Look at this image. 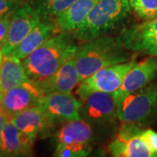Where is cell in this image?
I'll return each mask as SVG.
<instances>
[{
  "label": "cell",
  "instance_id": "obj_1",
  "mask_svg": "<svg viewBox=\"0 0 157 157\" xmlns=\"http://www.w3.org/2000/svg\"><path fill=\"white\" fill-rule=\"evenodd\" d=\"M70 33L62 32L46 40L43 45L22 59L30 80L35 83L44 80L56 72L62 65L74 56L78 45Z\"/></svg>",
  "mask_w": 157,
  "mask_h": 157
},
{
  "label": "cell",
  "instance_id": "obj_2",
  "mask_svg": "<svg viewBox=\"0 0 157 157\" xmlns=\"http://www.w3.org/2000/svg\"><path fill=\"white\" fill-rule=\"evenodd\" d=\"M80 81L102 68L129 60L128 53L119 38L103 35L85 41L73 56Z\"/></svg>",
  "mask_w": 157,
  "mask_h": 157
},
{
  "label": "cell",
  "instance_id": "obj_3",
  "mask_svg": "<svg viewBox=\"0 0 157 157\" xmlns=\"http://www.w3.org/2000/svg\"><path fill=\"white\" fill-rule=\"evenodd\" d=\"M130 12L128 0H101L72 33L73 37L85 42L106 35L123 22Z\"/></svg>",
  "mask_w": 157,
  "mask_h": 157
},
{
  "label": "cell",
  "instance_id": "obj_4",
  "mask_svg": "<svg viewBox=\"0 0 157 157\" xmlns=\"http://www.w3.org/2000/svg\"><path fill=\"white\" fill-rule=\"evenodd\" d=\"M157 116V83H149L128 95L117 107L121 121L138 126L151 123Z\"/></svg>",
  "mask_w": 157,
  "mask_h": 157
},
{
  "label": "cell",
  "instance_id": "obj_5",
  "mask_svg": "<svg viewBox=\"0 0 157 157\" xmlns=\"http://www.w3.org/2000/svg\"><path fill=\"white\" fill-rule=\"evenodd\" d=\"M135 63V59H133L109 66L97 71L78 84L76 89L77 95L83 101L89 94L95 92L114 93L120 88L126 74Z\"/></svg>",
  "mask_w": 157,
  "mask_h": 157
},
{
  "label": "cell",
  "instance_id": "obj_6",
  "mask_svg": "<svg viewBox=\"0 0 157 157\" xmlns=\"http://www.w3.org/2000/svg\"><path fill=\"white\" fill-rule=\"evenodd\" d=\"M118 38L127 50L157 57V17L124 28Z\"/></svg>",
  "mask_w": 157,
  "mask_h": 157
},
{
  "label": "cell",
  "instance_id": "obj_7",
  "mask_svg": "<svg viewBox=\"0 0 157 157\" xmlns=\"http://www.w3.org/2000/svg\"><path fill=\"white\" fill-rule=\"evenodd\" d=\"M10 21L8 37L1 48L4 56L11 54L14 48L40 23L41 17L27 2H23L11 12Z\"/></svg>",
  "mask_w": 157,
  "mask_h": 157
},
{
  "label": "cell",
  "instance_id": "obj_8",
  "mask_svg": "<svg viewBox=\"0 0 157 157\" xmlns=\"http://www.w3.org/2000/svg\"><path fill=\"white\" fill-rule=\"evenodd\" d=\"M81 100L75 98L72 93H53L45 95L39 106L55 126L81 119Z\"/></svg>",
  "mask_w": 157,
  "mask_h": 157
},
{
  "label": "cell",
  "instance_id": "obj_9",
  "mask_svg": "<svg viewBox=\"0 0 157 157\" xmlns=\"http://www.w3.org/2000/svg\"><path fill=\"white\" fill-rule=\"evenodd\" d=\"M156 74V57H148L141 61L135 63L126 74L120 88L113 93L116 107H119L124 99L130 94L149 84Z\"/></svg>",
  "mask_w": 157,
  "mask_h": 157
},
{
  "label": "cell",
  "instance_id": "obj_10",
  "mask_svg": "<svg viewBox=\"0 0 157 157\" xmlns=\"http://www.w3.org/2000/svg\"><path fill=\"white\" fill-rule=\"evenodd\" d=\"M45 94L35 82L28 79L4 94L0 107L10 116L39 105Z\"/></svg>",
  "mask_w": 157,
  "mask_h": 157
},
{
  "label": "cell",
  "instance_id": "obj_11",
  "mask_svg": "<svg viewBox=\"0 0 157 157\" xmlns=\"http://www.w3.org/2000/svg\"><path fill=\"white\" fill-rule=\"evenodd\" d=\"M81 101L80 116L90 125H105L116 117L117 107L113 94L95 92Z\"/></svg>",
  "mask_w": 157,
  "mask_h": 157
},
{
  "label": "cell",
  "instance_id": "obj_12",
  "mask_svg": "<svg viewBox=\"0 0 157 157\" xmlns=\"http://www.w3.org/2000/svg\"><path fill=\"white\" fill-rule=\"evenodd\" d=\"M73 57L70 58L50 77L37 82L45 95L53 93H72L80 83Z\"/></svg>",
  "mask_w": 157,
  "mask_h": 157
},
{
  "label": "cell",
  "instance_id": "obj_13",
  "mask_svg": "<svg viewBox=\"0 0 157 157\" xmlns=\"http://www.w3.org/2000/svg\"><path fill=\"white\" fill-rule=\"evenodd\" d=\"M34 140L9 120L1 133L0 153L7 156L32 155Z\"/></svg>",
  "mask_w": 157,
  "mask_h": 157
},
{
  "label": "cell",
  "instance_id": "obj_14",
  "mask_svg": "<svg viewBox=\"0 0 157 157\" xmlns=\"http://www.w3.org/2000/svg\"><path fill=\"white\" fill-rule=\"evenodd\" d=\"M10 120L20 131L34 140L41 133L49 131L54 126L39 105L14 114Z\"/></svg>",
  "mask_w": 157,
  "mask_h": 157
},
{
  "label": "cell",
  "instance_id": "obj_15",
  "mask_svg": "<svg viewBox=\"0 0 157 157\" xmlns=\"http://www.w3.org/2000/svg\"><path fill=\"white\" fill-rule=\"evenodd\" d=\"M59 33L55 21L41 20L39 25L14 48L10 55L19 59H24L43 45L46 40Z\"/></svg>",
  "mask_w": 157,
  "mask_h": 157
},
{
  "label": "cell",
  "instance_id": "obj_16",
  "mask_svg": "<svg viewBox=\"0 0 157 157\" xmlns=\"http://www.w3.org/2000/svg\"><path fill=\"white\" fill-rule=\"evenodd\" d=\"M101 0H76L57 17L55 23L59 32L73 33Z\"/></svg>",
  "mask_w": 157,
  "mask_h": 157
},
{
  "label": "cell",
  "instance_id": "obj_17",
  "mask_svg": "<svg viewBox=\"0 0 157 157\" xmlns=\"http://www.w3.org/2000/svg\"><path fill=\"white\" fill-rule=\"evenodd\" d=\"M91 125L84 120H74L65 122L58 131L56 139L60 144H72L88 147L92 140Z\"/></svg>",
  "mask_w": 157,
  "mask_h": 157
},
{
  "label": "cell",
  "instance_id": "obj_18",
  "mask_svg": "<svg viewBox=\"0 0 157 157\" xmlns=\"http://www.w3.org/2000/svg\"><path fill=\"white\" fill-rule=\"evenodd\" d=\"M28 79L21 59L12 55L4 56L0 65V87L4 94Z\"/></svg>",
  "mask_w": 157,
  "mask_h": 157
},
{
  "label": "cell",
  "instance_id": "obj_19",
  "mask_svg": "<svg viewBox=\"0 0 157 157\" xmlns=\"http://www.w3.org/2000/svg\"><path fill=\"white\" fill-rule=\"evenodd\" d=\"M140 135H135L127 140H121L116 138L109 143L107 149L111 155L114 157L155 156Z\"/></svg>",
  "mask_w": 157,
  "mask_h": 157
},
{
  "label": "cell",
  "instance_id": "obj_20",
  "mask_svg": "<svg viewBox=\"0 0 157 157\" xmlns=\"http://www.w3.org/2000/svg\"><path fill=\"white\" fill-rule=\"evenodd\" d=\"M76 0H26L41 17V20L55 21Z\"/></svg>",
  "mask_w": 157,
  "mask_h": 157
},
{
  "label": "cell",
  "instance_id": "obj_21",
  "mask_svg": "<svg viewBox=\"0 0 157 157\" xmlns=\"http://www.w3.org/2000/svg\"><path fill=\"white\" fill-rule=\"evenodd\" d=\"M131 11L142 20L157 17V0H128Z\"/></svg>",
  "mask_w": 157,
  "mask_h": 157
},
{
  "label": "cell",
  "instance_id": "obj_22",
  "mask_svg": "<svg viewBox=\"0 0 157 157\" xmlns=\"http://www.w3.org/2000/svg\"><path fill=\"white\" fill-rule=\"evenodd\" d=\"M88 153V147L58 143L54 155L59 157H82L86 156Z\"/></svg>",
  "mask_w": 157,
  "mask_h": 157
},
{
  "label": "cell",
  "instance_id": "obj_23",
  "mask_svg": "<svg viewBox=\"0 0 157 157\" xmlns=\"http://www.w3.org/2000/svg\"><path fill=\"white\" fill-rule=\"evenodd\" d=\"M140 136L145 141L153 154L157 156V133L152 129L142 130Z\"/></svg>",
  "mask_w": 157,
  "mask_h": 157
},
{
  "label": "cell",
  "instance_id": "obj_24",
  "mask_svg": "<svg viewBox=\"0 0 157 157\" xmlns=\"http://www.w3.org/2000/svg\"><path fill=\"white\" fill-rule=\"evenodd\" d=\"M10 16L11 14L7 15H0V48L6 43L9 28H10Z\"/></svg>",
  "mask_w": 157,
  "mask_h": 157
},
{
  "label": "cell",
  "instance_id": "obj_25",
  "mask_svg": "<svg viewBox=\"0 0 157 157\" xmlns=\"http://www.w3.org/2000/svg\"><path fill=\"white\" fill-rule=\"evenodd\" d=\"M22 3L14 0H0V15L11 14Z\"/></svg>",
  "mask_w": 157,
  "mask_h": 157
},
{
  "label": "cell",
  "instance_id": "obj_26",
  "mask_svg": "<svg viewBox=\"0 0 157 157\" xmlns=\"http://www.w3.org/2000/svg\"><path fill=\"white\" fill-rule=\"evenodd\" d=\"M10 118L11 117L0 107V139H1V133H2V130L4 128V126L10 120Z\"/></svg>",
  "mask_w": 157,
  "mask_h": 157
},
{
  "label": "cell",
  "instance_id": "obj_27",
  "mask_svg": "<svg viewBox=\"0 0 157 157\" xmlns=\"http://www.w3.org/2000/svg\"><path fill=\"white\" fill-rule=\"evenodd\" d=\"M3 58H4V54H3V52H2V51H1V48H0V65H1V63H2Z\"/></svg>",
  "mask_w": 157,
  "mask_h": 157
},
{
  "label": "cell",
  "instance_id": "obj_28",
  "mask_svg": "<svg viewBox=\"0 0 157 157\" xmlns=\"http://www.w3.org/2000/svg\"><path fill=\"white\" fill-rule=\"evenodd\" d=\"M3 96H4V93L2 92V90H1V87H0V103H1V101H2Z\"/></svg>",
  "mask_w": 157,
  "mask_h": 157
},
{
  "label": "cell",
  "instance_id": "obj_29",
  "mask_svg": "<svg viewBox=\"0 0 157 157\" xmlns=\"http://www.w3.org/2000/svg\"><path fill=\"white\" fill-rule=\"evenodd\" d=\"M14 1H17V2H25V0H14Z\"/></svg>",
  "mask_w": 157,
  "mask_h": 157
}]
</instances>
